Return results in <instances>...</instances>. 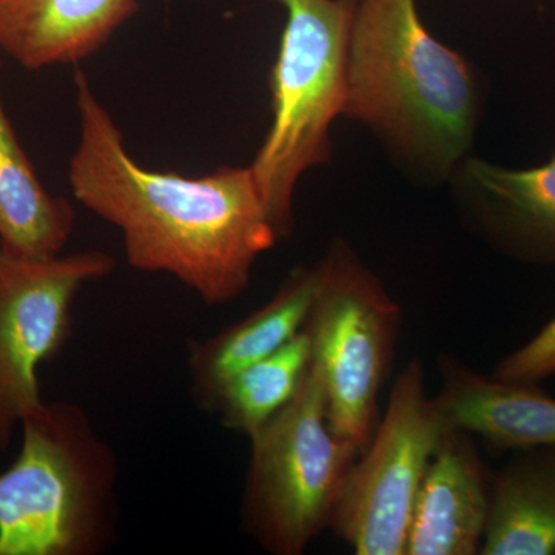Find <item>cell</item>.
Wrapping results in <instances>:
<instances>
[{
    "label": "cell",
    "instance_id": "obj_8",
    "mask_svg": "<svg viewBox=\"0 0 555 555\" xmlns=\"http://www.w3.org/2000/svg\"><path fill=\"white\" fill-rule=\"evenodd\" d=\"M116 259L101 250L47 259L0 250V451L25 416L43 403L39 367L72 334L80 288L108 276Z\"/></svg>",
    "mask_w": 555,
    "mask_h": 555
},
{
    "label": "cell",
    "instance_id": "obj_16",
    "mask_svg": "<svg viewBox=\"0 0 555 555\" xmlns=\"http://www.w3.org/2000/svg\"><path fill=\"white\" fill-rule=\"evenodd\" d=\"M312 361L306 328L272 356L236 372L224 383L207 411L222 426L251 437L297 396Z\"/></svg>",
    "mask_w": 555,
    "mask_h": 555
},
{
    "label": "cell",
    "instance_id": "obj_10",
    "mask_svg": "<svg viewBox=\"0 0 555 555\" xmlns=\"http://www.w3.org/2000/svg\"><path fill=\"white\" fill-rule=\"evenodd\" d=\"M491 477L473 436L448 427L420 486L404 555L480 554Z\"/></svg>",
    "mask_w": 555,
    "mask_h": 555
},
{
    "label": "cell",
    "instance_id": "obj_18",
    "mask_svg": "<svg viewBox=\"0 0 555 555\" xmlns=\"http://www.w3.org/2000/svg\"><path fill=\"white\" fill-rule=\"evenodd\" d=\"M0 60H2V54H0Z\"/></svg>",
    "mask_w": 555,
    "mask_h": 555
},
{
    "label": "cell",
    "instance_id": "obj_9",
    "mask_svg": "<svg viewBox=\"0 0 555 555\" xmlns=\"http://www.w3.org/2000/svg\"><path fill=\"white\" fill-rule=\"evenodd\" d=\"M454 182L466 214L486 238L516 258L555 264V153L531 169L467 156Z\"/></svg>",
    "mask_w": 555,
    "mask_h": 555
},
{
    "label": "cell",
    "instance_id": "obj_5",
    "mask_svg": "<svg viewBox=\"0 0 555 555\" xmlns=\"http://www.w3.org/2000/svg\"><path fill=\"white\" fill-rule=\"evenodd\" d=\"M241 517L275 555H299L328 528L360 452L332 429L312 369L291 403L254 436Z\"/></svg>",
    "mask_w": 555,
    "mask_h": 555
},
{
    "label": "cell",
    "instance_id": "obj_1",
    "mask_svg": "<svg viewBox=\"0 0 555 555\" xmlns=\"http://www.w3.org/2000/svg\"><path fill=\"white\" fill-rule=\"evenodd\" d=\"M75 82L80 137L68 166L75 198L120 230L131 268L169 273L208 306L238 298L259 255L280 240L250 166L203 178L145 169L87 76L76 73Z\"/></svg>",
    "mask_w": 555,
    "mask_h": 555
},
{
    "label": "cell",
    "instance_id": "obj_7",
    "mask_svg": "<svg viewBox=\"0 0 555 555\" xmlns=\"http://www.w3.org/2000/svg\"><path fill=\"white\" fill-rule=\"evenodd\" d=\"M448 427L427 396L425 367L409 361L385 414L347 474L328 528L358 555H404L420 486Z\"/></svg>",
    "mask_w": 555,
    "mask_h": 555
},
{
    "label": "cell",
    "instance_id": "obj_13",
    "mask_svg": "<svg viewBox=\"0 0 555 555\" xmlns=\"http://www.w3.org/2000/svg\"><path fill=\"white\" fill-rule=\"evenodd\" d=\"M320 283V264L297 268L264 306L215 337L193 341L189 349L192 390L208 409L230 377L272 356L308 323Z\"/></svg>",
    "mask_w": 555,
    "mask_h": 555
},
{
    "label": "cell",
    "instance_id": "obj_4",
    "mask_svg": "<svg viewBox=\"0 0 555 555\" xmlns=\"http://www.w3.org/2000/svg\"><path fill=\"white\" fill-rule=\"evenodd\" d=\"M286 9L270 75L272 124L250 169L278 236L294 230L299 179L331 160V127L345 116L356 0H278Z\"/></svg>",
    "mask_w": 555,
    "mask_h": 555
},
{
    "label": "cell",
    "instance_id": "obj_17",
    "mask_svg": "<svg viewBox=\"0 0 555 555\" xmlns=\"http://www.w3.org/2000/svg\"><path fill=\"white\" fill-rule=\"evenodd\" d=\"M555 374V315L520 349L500 361L494 377L539 385Z\"/></svg>",
    "mask_w": 555,
    "mask_h": 555
},
{
    "label": "cell",
    "instance_id": "obj_3",
    "mask_svg": "<svg viewBox=\"0 0 555 555\" xmlns=\"http://www.w3.org/2000/svg\"><path fill=\"white\" fill-rule=\"evenodd\" d=\"M0 473V555H96L116 539L118 462L82 408L51 401L22 422Z\"/></svg>",
    "mask_w": 555,
    "mask_h": 555
},
{
    "label": "cell",
    "instance_id": "obj_12",
    "mask_svg": "<svg viewBox=\"0 0 555 555\" xmlns=\"http://www.w3.org/2000/svg\"><path fill=\"white\" fill-rule=\"evenodd\" d=\"M138 10L139 0H0V54L27 69L78 64Z\"/></svg>",
    "mask_w": 555,
    "mask_h": 555
},
{
    "label": "cell",
    "instance_id": "obj_14",
    "mask_svg": "<svg viewBox=\"0 0 555 555\" xmlns=\"http://www.w3.org/2000/svg\"><path fill=\"white\" fill-rule=\"evenodd\" d=\"M480 554H555V447L520 449L491 477Z\"/></svg>",
    "mask_w": 555,
    "mask_h": 555
},
{
    "label": "cell",
    "instance_id": "obj_2",
    "mask_svg": "<svg viewBox=\"0 0 555 555\" xmlns=\"http://www.w3.org/2000/svg\"><path fill=\"white\" fill-rule=\"evenodd\" d=\"M469 64L434 38L416 0H356L345 116L367 127L409 169L454 177L478 120Z\"/></svg>",
    "mask_w": 555,
    "mask_h": 555
},
{
    "label": "cell",
    "instance_id": "obj_11",
    "mask_svg": "<svg viewBox=\"0 0 555 555\" xmlns=\"http://www.w3.org/2000/svg\"><path fill=\"white\" fill-rule=\"evenodd\" d=\"M434 406L449 429L483 438L499 449L555 447V398L539 385L478 374L459 358L441 356Z\"/></svg>",
    "mask_w": 555,
    "mask_h": 555
},
{
    "label": "cell",
    "instance_id": "obj_6",
    "mask_svg": "<svg viewBox=\"0 0 555 555\" xmlns=\"http://www.w3.org/2000/svg\"><path fill=\"white\" fill-rule=\"evenodd\" d=\"M306 323L332 429L358 452L379 422L378 396L392 363L401 309L349 243L335 240L320 262Z\"/></svg>",
    "mask_w": 555,
    "mask_h": 555
},
{
    "label": "cell",
    "instance_id": "obj_15",
    "mask_svg": "<svg viewBox=\"0 0 555 555\" xmlns=\"http://www.w3.org/2000/svg\"><path fill=\"white\" fill-rule=\"evenodd\" d=\"M75 219L72 204L43 188L0 96V250L28 259L57 257Z\"/></svg>",
    "mask_w": 555,
    "mask_h": 555
}]
</instances>
